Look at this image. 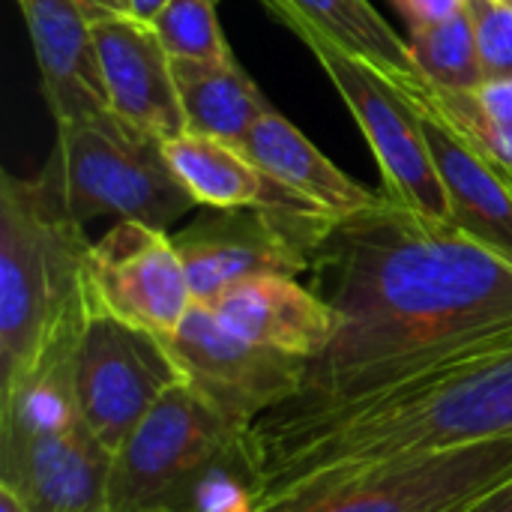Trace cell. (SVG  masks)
I'll list each match as a JSON object with an SVG mask.
<instances>
[{
	"label": "cell",
	"instance_id": "obj_1",
	"mask_svg": "<svg viewBox=\"0 0 512 512\" xmlns=\"http://www.w3.org/2000/svg\"><path fill=\"white\" fill-rule=\"evenodd\" d=\"M312 273L339 327L300 396L363 393L512 321L510 261L384 192L330 228Z\"/></svg>",
	"mask_w": 512,
	"mask_h": 512
},
{
	"label": "cell",
	"instance_id": "obj_2",
	"mask_svg": "<svg viewBox=\"0 0 512 512\" xmlns=\"http://www.w3.org/2000/svg\"><path fill=\"white\" fill-rule=\"evenodd\" d=\"M512 435V321L429 354L351 396H294L252 429L261 498L465 444Z\"/></svg>",
	"mask_w": 512,
	"mask_h": 512
},
{
	"label": "cell",
	"instance_id": "obj_3",
	"mask_svg": "<svg viewBox=\"0 0 512 512\" xmlns=\"http://www.w3.org/2000/svg\"><path fill=\"white\" fill-rule=\"evenodd\" d=\"M90 246L48 168L0 174V390L75 354L93 318Z\"/></svg>",
	"mask_w": 512,
	"mask_h": 512
},
{
	"label": "cell",
	"instance_id": "obj_4",
	"mask_svg": "<svg viewBox=\"0 0 512 512\" xmlns=\"http://www.w3.org/2000/svg\"><path fill=\"white\" fill-rule=\"evenodd\" d=\"M72 360L0 390V483L33 512H102L111 453L81 417Z\"/></svg>",
	"mask_w": 512,
	"mask_h": 512
},
{
	"label": "cell",
	"instance_id": "obj_5",
	"mask_svg": "<svg viewBox=\"0 0 512 512\" xmlns=\"http://www.w3.org/2000/svg\"><path fill=\"white\" fill-rule=\"evenodd\" d=\"M252 429L189 381L174 387L111 456L102 512H189L210 477L249 447Z\"/></svg>",
	"mask_w": 512,
	"mask_h": 512
},
{
	"label": "cell",
	"instance_id": "obj_6",
	"mask_svg": "<svg viewBox=\"0 0 512 512\" xmlns=\"http://www.w3.org/2000/svg\"><path fill=\"white\" fill-rule=\"evenodd\" d=\"M45 168L81 225L117 216V222L132 219L168 231L198 207L162 141L126 126L117 114L57 123V144Z\"/></svg>",
	"mask_w": 512,
	"mask_h": 512
},
{
	"label": "cell",
	"instance_id": "obj_7",
	"mask_svg": "<svg viewBox=\"0 0 512 512\" xmlns=\"http://www.w3.org/2000/svg\"><path fill=\"white\" fill-rule=\"evenodd\" d=\"M510 483L512 435L291 486L255 512H477Z\"/></svg>",
	"mask_w": 512,
	"mask_h": 512
},
{
	"label": "cell",
	"instance_id": "obj_8",
	"mask_svg": "<svg viewBox=\"0 0 512 512\" xmlns=\"http://www.w3.org/2000/svg\"><path fill=\"white\" fill-rule=\"evenodd\" d=\"M285 27L312 48L321 69L339 90L342 102L360 123L369 150L381 168V192L429 216L450 219L447 192L426 144V132L414 102L378 69L345 54L309 24L288 21Z\"/></svg>",
	"mask_w": 512,
	"mask_h": 512
},
{
	"label": "cell",
	"instance_id": "obj_9",
	"mask_svg": "<svg viewBox=\"0 0 512 512\" xmlns=\"http://www.w3.org/2000/svg\"><path fill=\"white\" fill-rule=\"evenodd\" d=\"M75 399L96 441L114 456L186 372L162 336L93 315L72 360Z\"/></svg>",
	"mask_w": 512,
	"mask_h": 512
},
{
	"label": "cell",
	"instance_id": "obj_10",
	"mask_svg": "<svg viewBox=\"0 0 512 512\" xmlns=\"http://www.w3.org/2000/svg\"><path fill=\"white\" fill-rule=\"evenodd\" d=\"M318 237V228L300 216L255 207L213 210L171 234L195 303H210L225 288L255 276L297 279L312 273Z\"/></svg>",
	"mask_w": 512,
	"mask_h": 512
},
{
	"label": "cell",
	"instance_id": "obj_11",
	"mask_svg": "<svg viewBox=\"0 0 512 512\" xmlns=\"http://www.w3.org/2000/svg\"><path fill=\"white\" fill-rule=\"evenodd\" d=\"M186 381L222 414L255 426L264 414L300 396L309 363L261 348L225 327L207 303H192L180 327L165 336Z\"/></svg>",
	"mask_w": 512,
	"mask_h": 512
},
{
	"label": "cell",
	"instance_id": "obj_12",
	"mask_svg": "<svg viewBox=\"0 0 512 512\" xmlns=\"http://www.w3.org/2000/svg\"><path fill=\"white\" fill-rule=\"evenodd\" d=\"M90 297L93 315L171 336L195 297L186 267L168 231L120 219L90 246Z\"/></svg>",
	"mask_w": 512,
	"mask_h": 512
},
{
	"label": "cell",
	"instance_id": "obj_13",
	"mask_svg": "<svg viewBox=\"0 0 512 512\" xmlns=\"http://www.w3.org/2000/svg\"><path fill=\"white\" fill-rule=\"evenodd\" d=\"M90 33L111 114L162 144L189 132L171 54L153 24L135 15H111L93 21Z\"/></svg>",
	"mask_w": 512,
	"mask_h": 512
},
{
	"label": "cell",
	"instance_id": "obj_14",
	"mask_svg": "<svg viewBox=\"0 0 512 512\" xmlns=\"http://www.w3.org/2000/svg\"><path fill=\"white\" fill-rule=\"evenodd\" d=\"M402 93L420 114L426 144L447 192L450 222L512 264V177L465 141L420 93Z\"/></svg>",
	"mask_w": 512,
	"mask_h": 512
},
{
	"label": "cell",
	"instance_id": "obj_15",
	"mask_svg": "<svg viewBox=\"0 0 512 512\" xmlns=\"http://www.w3.org/2000/svg\"><path fill=\"white\" fill-rule=\"evenodd\" d=\"M207 306L237 336L306 360L309 366L330 348L339 327L333 306L291 276H255L237 282Z\"/></svg>",
	"mask_w": 512,
	"mask_h": 512
},
{
	"label": "cell",
	"instance_id": "obj_16",
	"mask_svg": "<svg viewBox=\"0 0 512 512\" xmlns=\"http://www.w3.org/2000/svg\"><path fill=\"white\" fill-rule=\"evenodd\" d=\"M27 24L42 93L57 123L111 114L90 21L78 0H15Z\"/></svg>",
	"mask_w": 512,
	"mask_h": 512
},
{
	"label": "cell",
	"instance_id": "obj_17",
	"mask_svg": "<svg viewBox=\"0 0 512 512\" xmlns=\"http://www.w3.org/2000/svg\"><path fill=\"white\" fill-rule=\"evenodd\" d=\"M240 147L255 159L264 174H270L279 186H285L315 210L327 213L330 219H345L381 198V192H372L369 186L336 168L276 108L252 126Z\"/></svg>",
	"mask_w": 512,
	"mask_h": 512
},
{
	"label": "cell",
	"instance_id": "obj_18",
	"mask_svg": "<svg viewBox=\"0 0 512 512\" xmlns=\"http://www.w3.org/2000/svg\"><path fill=\"white\" fill-rule=\"evenodd\" d=\"M162 150H165L171 168L177 171V177L186 183V189L204 207H213V210L255 207V210L321 213L312 204L300 201L285 186H279L270 174H264L240 144L210 138V135L183 132V135L165 141Z\"/></svg>",
	"mask_w": 512,
	"mask_h": 512
},
{
	"label": "cell",
	"instance_id": "obj_19",
	"mask_svg": "<svg viewBox=\"0 0 512 512\" xmlns=\"http://www.w3.org/2000/svg\"><path fill=\"white\" fill-rule=\"evenodd\" d=\"M261 3L282 24L288 21L309 24L345 54L378 69L396 87H408L423 78L411 57L408 39H402L369 0H261Z\"/></svg>",
	"mask_w": 512,
	"mask_h": 512
},
{
	"label": "cell",
	"instance_id": "obj_20",
	"mask_svg": "<svg viewBox=\"0 0 512 512\" xmlns=\"http://www.w3.org/2000/svg\"><path fill=\"white\" fill-rule=\"evenodd\" d=\"M171 72L177 81L186 126L195 135L243 144L252 126L273 111L267 96L243 72L234 54L216 60L171 57Z\"/></svg>",
	"mask_w": 512,
	"mask_h": 512
},
{
	"label": "cell",
	"instance_id": "obj_21",
	"mask_svg": "<svg viewBox=\"0 0 512 512\" xmlns=\"http://www.w3.org/2000/svg\"><path fill=\"white\" fill-rule=\"evenodd\" d=\"M411 57L420 75L447 90H477L483 75V60L477 48V33L468 9L432 24H411Z\"/></svg>",
	"mask_w": 512,
	"mask_h": 512
},
{
	"label": "cell",
	"instance_id": "obj_22",
	"mask_svg": "<svg viewBox=\"0 0 512 512\" xmlns=\"http://www.w3.org/2000/svg\"><path fill=\"white\" fill-rule=\"evenodd\" d=\"M399 90L420 93L465 141H471L486 159H492L498 168H504L512 177V123H498L489 114H483L480 105L474 102L471 90L435 87L426 78H420L408 87H399Z\"/></svg>",
	"mask_w": 512,
	"mask_h": 512
},
{
	"label": "cell",
	"instance_id": "obj_23",
	"mask_svg": "<svg viewBox=\"0 0 512 512\" xmlns=\"http://www.w3.org/2000/svg\"><path fill=\"white\" fill-rule=\"evenodd\" d=\"M216 3L219 0H168L150 21L171 57L216 60L234 54L222 33Z\"/></svg>",
	"mask_w": 512,
	"mask_h": 512
},
{
	"label": "cell",
	"instance_id": "obj_24",
	"mask_svg": "<svg viewBox=\"0 0 512 512\" xmlns=\"http://www.w3.org/2000/svg\"><path fill=\"white\" fill-rule=\"evenodd\" d=\"M486 81L512 78V0H468L465 3Z\"/></svg>",
	"mask_w": 512,
	"mask_h": 512
},
{
	"label": "cell",
	"instance_id": "obj_25",
	"mask_svg": "<svg viewBox=\"0 0 512 512\" xmlns=\"http://www.w3.org/2000/svg\"><path fill=\"white\" fill-rule=\"evenodd\" d=\"M468 0H393V6L408 18V24H432L465 12Z\"/></svg>",
	"mask_w": 512,
	"mask_h": 512
},
{
	"label": "cell",
	"instance_id": "obj_26",
	"mask_svg": "<svg viewBox=\"0 0 512 512\" xmlns=\"http://www.w3.org/2000/svg\"><path fill=\"white\" fill-rule=\"evenodd\" d=\"M78 6L90 24L111 15H132V0H78Z\"/></svg>",
	"mask_w": 512,
	"mask_h": 512
},
{
	"label": "cell",
	"instance_id": "obj_27",
	"mask_svg": "<svg viewBox=\"0 0 512 512\" xmlns=\"http://www.w3.org/2000/svg\"><path fill=\"white\" fill-rule=\"evenodd\" d=\"M165 6H168V0H132V15L150 24Z\"/></svg>",
	"mask_w": 512,
	"mask_h": 512
},
{
	"label": "cell",
	"instance_id": "obj_28",
	"mask_svg": "<svg viewBox=\"0 0 512 512\" xmlns=\"http://www.w3.org/2000/svg\"><path fill=\"white\" fill-rule=\"evenodd\" d=\"M477 512H512V483L510 486H504L498 495H492Z\"/></svg>",
	"mask_w": 512,
	"mask_h": 512
},
{
	"label": "cell",
	"instance_id": "obj_29",
	"mask_svg": "<svg viewBox=\"0 0 512 512\" xmlns=\"http://www.w3.org/2000/svg\"><path fill=\"white\" fill-rule=\"evenodd\" d=\"M0 512H33L9 486L0 483Z\"/></svg>",
	"mask_w": 512,
	"mask_h": 512
}]
</instances>
